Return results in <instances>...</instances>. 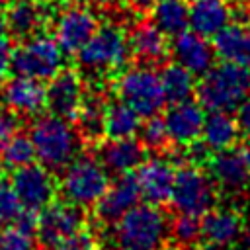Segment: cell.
Returning <instances> with one entry per match:
<instances>
[{
  "label": "cell",
  "instance_id": "43",
  "mask_svg": "<svg viewBox=\"0 0 250 250\" xmlns=\"http://www.w3.org/2000/svg\"><path fill=\"white\" fill-rule=\"evenodd\" d=\"M8 2H10V0H0V6H6Z\"/></svg>",
  "mask_w": 250,
  "mask_h": 250
},
{
  "label": "cell",
  "instance_id": "41",
  "mask_svg": "<svg viewBox=\"0 0 250 250\" xmlns=\"http://www.w3.org/2000/svg\"><path fill=\"white\" fill-rule=\"evenodd\" d=\"M6 31H8V23H6V12L2 10V6H0V35H6Z\"/></svg>",
  "mask_w": 250,
  "mask_h": 250
},
{
  "label": "cell",
  "instance_id": "34",
  "mask_svg": "<svg viewBox=\"0 0 250 250\" xmlns=\"http://www.w3.org/2000/svg\"><path fill=\"white\" fill-rule=\"evenodd\" d=\"M0 250H35V240L16 225H6L0 229Z\"/></svg>",
  "mask_w": 250,
  "mask_h": 250
},
{
  "label": "cell",
  "instance_id": "8",
  "mask_svg": "<svg viewBox=\"0 0 250 250\" xmlns=\"http://www.w3.org/2000/svg\"><path fill=\"white\" fill-rule=\"evenodd\" d=\"M170 203L176 213L203 217L217 205V186L197 164H184L174 176Z\"/></svg>",
  "mask_w": 250,
  "mask_h": 250
},
{
  "label": "cell",
  "instance_id": "48",
  "mask_svg": "<svg viewBox=\"0 0 250 250\" xmlns=\"http://www.w3.org/2000/svg\"><path fill=\"white\" fill-rule=\"evenodd\" d=\"M41 250H49V248H41Z\"/></svg>",
  "mask_w": 250,
  "mask_h": 250
},
{
  "label": "cell",
  "instance_id": "20",
  "mask_svg": "<svg viewBox=\"0 0 250 250\" xmlns=\"http://www.w3.org/2000/svg\"><path fill=\"white\" fill-rule=\"evenodd\" d=\"M244 234V221L238 211L213 207L201 219V238L205 242L232 246Z\"/></svg>",
  "mask_w": 250,
  "mask_h": 250
},
{
  "label": "cell",
  "instance_id": "7",
  "mask_svg": "<svg viewBox=\"0 0 250 250\" xmlns=\"http://www.w3.org/2000/svg\"><path fill=\"white\" fill-rule=\"evenodd\" d=\"M115 90L119 94V100L131 105L145 119L158 115V111L166 104L160 72H156L154 66L150 64L141 62L121 72L117 78Z\"/></svg>",
  "mask_w": 250,
  "mask_h": 250
},
{
  "label": "cell",
  "instance_id": "16",
  "mask_svg": "<svg viewBox=\"0 0 250 250\" xmlns=\"http://www.w3.org/2000/svg\"><path fill=\"white\" fill-rule=\"evenodd\" d=\"M174 164L168 158L150 156L141 162L137 168V182L141 197L150 205H164L170 201L174 188Z\"/></svg>",
  "mask_w": 250,
  "mask_h": 250
},
{
  "label": "cell",
  "instance_id": "30",
  "mask_svg": "<svg viewBox=\"0 0 250 250\" xmlns=\"http://www.w3.org/2000/svg\"><path fill=\"white\" fill-rule=\"evenodd\" d=\"M35 148L27 133H16L6 146L0 150V166L8 170H16L21 166H27L35 160Z\"/></svg>",
  "mask_w": 250,
  "mask_h": 250
},
{
  "label": "cell",
  "instance_id": "5",
  "mask_svg": "<svg viewBox=\"0 0 250 250\" xmlns=\"http://www.w3.org/2000/svg\"><path fill=\"white\" fill-rule=\"evenodd\" d=\"M129 55V35L125 29L117 23H104L98 25L88 43L76 53V59L80 68L92 74H100L123 68Z\"/></svg>",
  "mask_w": 250,
  "mask_h": 250
},
{
  "label": "cell",
  "instance_id": "35",
  "mask_svg": "<svg viewBox=\"0 0 250 250\" xmlns=\"http://www.w3.org/2000/svg\"><path fill=\"white\" fill-rule=\"evenodd\" d=\"M57 250H96V238L90 230L82 229V230L74 232L72 236L64 238L57 246Z\"/></svg>",
  "mask_w": 250,
  "mask_h": 250
},
{
  "label": "cell",
  "instance_id": "4",
  "mask_svg": "<svg viewBox=\"0 0 250 250\" xmlns=\"http://www.w3.org/2000/svg\"><path fill=\"white\" fill-rule=\"evenodd\" d=\"M109 186V172L104 168V164L90 156H74L61 174L59 180V191L64 201L86 209L94 207L100 197L105 193Z\"/></svg>",
  "mask_w": 250,
  "mask_h": 250
},
{
  "label": "cell",
  "instance_id": "6",
  "mask_svg": "<svg viewBox=\"0 0 250 250\" xmlns=\"http://www.w3.org/2000/svg\"><path fill=\"white\" fill-rule=\"evenodd\" d=\"M64 64V51L57 43L55 35L35 33L21 41L20 47L12 51L10 72L16 76H27L35 80H51Z\"/></svg>",
  "mask_w": 250,
  "mask_h": 250
},
{
  "label": "cell",
  "instance_id": "31",
  "mask_svg": "<svg viewBox=\"0 0 250 250\" xmlns=\"http://www.w3.org/2000/svg\"><path fill=\"white\" fill-rule=\"evenodd\" d=\"M168 236L178 248H193L201 240V219L195 215L178 213L168 227Z\"/></svg>",
  "mask_w": 250,
  "mask_h": 250
},
{
  "label": "cell",
  "instance_id": "37",
  "mask_svg": "<svg viewBox=\"0 0 250 250\" xmlns=\"http://www.w3.org/2000/svg\"><path fill=\"white\" fill-rule=\"evenodd\" d=\"M12 225H16L20 230H23V232L35 236V234H37V227H39V211L23 207Z\"/></svg>",
  "mask_w": 250,
  "mask_h": 250
},
{
  "label": "cell",
  "instance_id": "25",
  "mask_svg": "<svg viewBox=\"0 0 250 250\" xmlns=\"http://www.w3.org/2000/svg\"><path fill=\"white\" fill-rule=\"evenodd\" d=\"M238 127L236 119L227 111H209L203 119L201 127V143L213 152L225 150L232 145H236L238 139Z\"/></svg>",
  "mask_w": 250,
  "mask_h": 250
},
{
  "label": "cell",
  "instance_id": "24",
  "mask_svg": "<svg viewBox=\"0 0 250 250\" xmlns=\"http://www.w3.org/2000/svg\"><path fill=\"white\" fill-rule=\"evenodd\" d=\"M129 49L143 64L150 66L160 64L170 53L166 35L152 21H141L133 27L129 33Z\"/></svg>",
  "mask_w": 250,
  "mask_h": 250
},
{
  "label": "cell",
  "instance_id": "22",
  "mask_svg": "<svg viewBox=\"0 0 250 250\" xmlns=\"http://www.w3.org/2000/svg\"><path fill=\"white\" fill-rule=\"evenodd\" d=\"M189 8V27L203 37H215L223 27H227L234 16L227 0H191Z\"/></svg>",
  "mask_w": 250,
  "mask_h": 250
},
{
  "label": "cell",
  "instance_id": "28",
  "mask_svg": "<svg viewBox=\"0 0 250 250\" xmlns=\"http://www.w3.org/2000/svg\"><path fill=\"white\" fill-rule=\"evenodd\" d=\"M160 82H162L166 104L188 102V100H191V96L195 94V88H197L195 76L189 70H186L184 66H180L178 62L162 66Z\"/></svg>",
  "mask_w": 250,
  "mask_h": 250
},
{
  "label": "cell",
  "instance_id": "3",
  "mask_svg": "<svg viewBox=\"0 0 250 250\" xmlns=\"http://www.w3.org/2000/svg\"><path fill=\"white\" fill-rule=\"evenodd\" d=\"M168 227L156 205L137 203L113 223V240L119 250H162L168 240Z\"/></svg>",
  "mask_w": 250,
  "mask_h": 250
},
{
  "label": "cell",
  "instance_id": "42",
  "mask_svg": "<svg viewBox=\"0 0 250 250\" xmlns=\"http://www.w3.org/2000/svg\"><path fill=\"white\" fill-rule=\"evenodd\" d=\"M244 238H246V242H248V246H250V219H248V223L244 225Z\"/></svg>",
  "mask_w": 250,
  "mask_h": 250
},
{
  "label": "cell",
  "instance_id": "29",
  "mask_svg": "<svg viewBox=\"0 0 250 250\" xmlns=\"http://www.w3.org/2000/svg\"><path fill=\"white\" fill-rule=\"evenodd\" d=\"M105 102L102 96H84L82 105L76 113L78 121V135L88 141H98L104 135V115H105Z\"/></svg>",
  "mask_w": 250,
  "mask_h": 250
},
{
  "label": "cell",
  "instance_id": "9",
  "mask_svg": "<svg viewBox=\"0 0 250 250\" xmlns=\"http://www.w3.org/2000/svg\"><path fill=\"white\" fill-rule=\"evenodd\" d=\"M209 176L221 189L240 193L250 188V148L248 145H232L213 152L207 160Z\"/></svg>",
  "mask_w": 250,
  "mask_h": 250
},
{
  "label": "cell",
  "instance_id": "27",
  "mask_svg": "<svg viewBox=\"0 0 250 250\" xmlns=\"http://www.w3.org/2000/svg\"><path fill=\"white\" fill-rule=\"evenodd\" d=\"M141 115L123 100L109 102L104 115V135L107 139H129L141 129Z\"/></svg>",
  "mask_w": 250,
  "mask_h": 250
},
{
  "label": "cell",
  "instance_id": "23",
  "mask_svg": "<svg viewBox=\"0 0 250 250\" xmlns=\"http://www.w3.org/2000/svg\"><path fill=\"white\" fill-rule=\"evenodd\" d=\"M213 51L223 62L250 68V25L234 21L213 37Z\"/></svg>",
  "mask_w": 250,
  "mask_h": 250
},
{
  "label": "cell",
  "instance_id": "44",
  "mask_svg": "<svg viewBox=\"0 0 250 250\" xmlns=\"http://www.w3.org/2000/svg\"><path fill=\"white\" fill-rule=\"evenodd\" d=\"M70 2H76V4H82V2H86V0H70Z\"/></svg>",
  "mask_w": 250,
  "mask_h": 250
},
{
  "label": "cell",
  "instance_id": "1",
  "mask_svg": "<svg viewBox=\"0 0 250 250\" xmlns=\"http://www.w3.org/2000/svg\"><path fill=\"white\" fill-rule=\"evenodd\" d=\"M195 94L209 111H236L250 94V68L221 61L201 76Z\"/></svg>",
  "mask_w": 250,
  "mask_h": 250
},
{
  "label": "cell",
  "instance_id": "2",
  "mask_svg": "<svg viewBox=\"0 0 250 250\" xmlns=\"http://www.w3.org/2000/svg\"><path fill=\"white\" fill-rule=\"evenodd\" d=\"M29 139L35 148L39 164L53 170H62L80 146V135L62 117L47 113L33 119L29 127Z\"/></svg>",
  "mask_w": 250,
  "mask_h": 250
},
{
  "label": "cell",
  "instance_id": "33",
  "mask_svg": "<svg viewBox=\"0 0 250 250\" xmlns=\"http://www.w3.org/2000/svg\"><path fill=\"white\" fill-rule=\"evenodd\" d=\"M23 209L18 193L14 191L12 184L0 176V227L12 225L20 211Z\"/></svg>",
  "mask_w": 250,
  "mask_h": 250
},
{
  "label": "cell",
  "instance_id": "19",
  "mask_svg": "<svg viewBox=\"0 0 250 250\" xmlns=\"http://www.w3.org/2000/svg\"><path fill=\"white\" fill-rule=\"evenodd\" d=\"M98 160L109 174H129L141 166L145 160V146L135 137L129 139H107L100 146Z\"/></svg>",
  "mask_w": 250,
  "mask_h": 250
},
{
  "label": "cell",
  "instance_id": "15",
  "mask_svg": "<svg viewBox=\"0 0 250 250\" xmlns=\"http://www.w3.org/2000/svg\"><path fill=\"white\" fill-rule=\"evenodd\" d=\"M0 102L18 117H35L45 109V86L41 80L14 74L0 86Z\"/></svg>",
  "mask_w": 250,
  "mask_h": 250
},
{
  "label": "cell",
  "instance_id": "18",
  "mask_svg": "<svg viewBox=\"0 0 250 250\" xmlns=\"http://www.w3.org/2000/svg\"><path fill=\"white\" fill-rule=\"evenodd\" d=\"M170 55L174 62L189 70L193 76H203L215 64V51L207 37L188 29L172 37Z\"/></svg>",
  "mask_w": 250,
  "mask_h": 250
},
{
  "label": "cell",
  "instance_id": "26",
  "mask_svg": "<svg viewBox=\"0 0 250 250\" xmlns=\"http://www.w3.org/2000/svg\"><path fill=\"white\" fill-rule=\"evenodd\" d=\"M150 21L166 37H176L189 27V8L184 0H156L150 10Z\"/></svg>",
  "mask_w": 250,
  "mask_h": 250
},
{
  "label": "cell",
  "instance_id": "38",
  "mask_svg": "<svg viewBox=\"0 0 250 250\" xmlns=\"http://www.w3.org/2000/svg\"><path fill=\"white\" fill-rule=\"evenodd\" d=\"M236 127H238V133L250 141V94L242 100V104L236 107Z\"/></svg>",
  "mask_w": 250,
  "mask_h": 250
},
{
  "label": "cell",
  "instance_id": "36",
  "mask_svg": "<svg viewBox=\"0 0 250 250\" xmlns=\"http://www.w3.org/2000/svg\"><path fill=\"white\" fill-rule=\"evenodd\" d=\"M18 115L12 113L8 107L0 105V150L6 146V143L18 133Z\"/></svg>",
  "mask_w": 250,
  "mask_h": 250
},
{
  "label": "cell",
  "instance_id": "46",
  "mask_svg": "<svg viewBox=\"0 0 250 250\" xmlns=\"http://www.w3.org/2000/svg\"><path fill=\"white\" fill-rule=\"evenodd\" d=\"M37 2H47V0H37Z\"/></svg>",
  "mask_w": 250,
  "mask_h": 250
},
{
  "label": "cell",
  "instance_id": "39",
  "mask_svg": "<svg viewBox=\"0 0 250 250\" xmlns=\"http://www.w3.org/2000/svg\"><path fill=\"white\" fill-rule=\"evenodd\" d=\"M12 41L6 35H0V86L6 82L12 66Z\"/></svg>",
  "mask_w": 250,
  "mask_h": 250
},
{
  "label": "cell",
  "instance_id": "21",
  "mask_svg": "<svg viewBox=\"0 0 250 250\" xmlns=\"http://www.w3.org/2000/svg\"><path fill=\"white\" fill-rule=\"evenodd\" d=\"M8 31L16 39H27L35 33H41L47 23V10L37 0H10L4 6Z\"/></svg>",
  "mask_w": 250,
  "mask_h": 250
},
{
  "label": "cell",
  "instance_id": "14",
  "mask_svg": "<svg viewBox=\"0 0 250 250\" xmlns=\"http://www.w3.org/2000/svg\"><path fill=\"white\" fill-rule=\"evenodd\" d=\"M141 199L137 174H119L113 182H109L105 193L100 197V201L94 205L96 219L102 225H113L117 223L131 207H135Z\"/></svg>",
  "mask_w": 250,
  "mask_h": 250
},
{
  "label": "cell",
  "instance_id": "40",
  "mask_svg": "<svg viewBox=\"0 0 250 250\" xmlns=\"http://www.w3.org/2000/svg\"><path fill=\"white\" fill-rule=\"evenodd\" d=\"M197 250H230V246H225V244H215V242H205L197 248Z\"/></svg>",
  "mask_w": 250,
  "mask_h": 250
},
{
  "label": "cell",
  "instance_id": "13",
  "mask_svg": "<svg viewBox=\"0 0 250 250\" xmlns=\"http://www.w3.org/2000/svg\"><path fill=\"white\" fill-rule=\"evenodd\" d=\"M84 84L76 70H59L45 86V107L66 121L76 119L84 100Z\"/></svg>",
  "mask_w": 250,
  "mask_h": 250
},
{
  "label": "cell",
  "instance_id": "11",
  "mask_svg": "<svg viewBox=\"0 0 250 250\" xmlns=\"http://www.w3.org/2000/svg\"><path fill=\"white\" fill-rule=\"evenodd\" d=\"M10 184L14 191L18 193L20 201L27 209L41 211L49 203L55 201L57 195V184L49 168L43 164H27L21 168L12 170Z\"/></svg>",
  "mask_w": 250,
  "mask_h": 250
},
{
  "label": "cell",
  "instance_id": "47",
  "mask_svg": "<svg viewBox=\"0 0 250 250\" xmlns=\"http://www.w3.org/2000/svg\"><path fill=\"white\" fill-rule=\"evenodd\" d=\"M0 176H2V166H0Z\"/></svg>",
  "mask_w": 250,
  "mask_h": 250
},
{
  "label": "cell",
  "instance_id": "10",
  "mask_svg": "<svg viewBox=\"0 0 250 250\" xmlns=\"http://www.w3.org/2000/svg\"><path fill=\"white\" fill-rule=\"evenodd\" d=\"M84 213L80 207L68 201H53L39 211L37 240L43 248H57L64 238L84 229Z\"/></svg>",
  "mask_w": 250,
  "mask_h": 250
},
{
  "label": "cell",
  "instance_id": "12",
  "mask_svg": "<svg viewBox=\"0 0 250 250\" xmlns=\"http://www.w3.org/2000/svg\"><path fill=\"white\" fill-rule=\"evenodd\" d=\"M98 29V16L84 4L64 8L55 20V39L68 55L78 53Z\"/></svg>",
  "mask_w": 250,
  "mask_h": 250
},
{
  "label": "cell",
  "instance_id": "32",
  "mask_svg": "<svg viewBox=\"0 0 250 250\" xmlns=\"http://www.w3.org/2000/svg\"><path fill=\"white\" fill-rule=\"evenodd\" d=\"M139 137H141L143 146L148 148V150H160V148H164L170 143L168 131H166V125H164V119L158 117V115L146 117V121L141 123Z\"/></svg>",
  "mask_w": 250,
  "mask_h": 250
},
{
  "label": "cell",
  "instance_id": "17",
  "mask_svg": "<svg viewBox=\"0 0 250 250\" xmlns=\"http://www.w3.org/2000/svg\"><path fill=\"white\" fill-rule=\"evenodd\" d=\"M164 125L168 131V139L176 146H188L201 137V127H203V105L199 102H180V104H170V107L164 113Z\"/></svg>",
  "mask_w": 250,
  "mask_h": 250
},
{
  "label": "cell",
  "instance_id": "45",
  "mask_svg": "<svg viewBox=\"0 0 250 250\" xmlns=\"http://www.w3.org/2000/svg\"><path fill=\"white\" fill-rule=\"evenodd\" d=\"M174 250H184V248H178V246H176V248H174Z\"/></svg>",
  "mask_w": 250,
  "mask_h": 250
}]
</instances>
